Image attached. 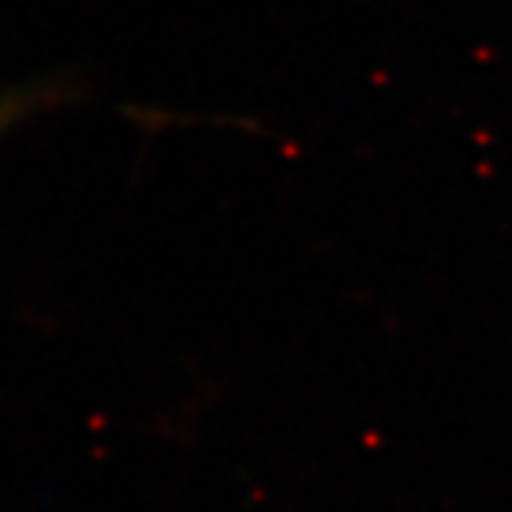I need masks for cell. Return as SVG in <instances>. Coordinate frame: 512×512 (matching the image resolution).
<instances>
[{"mask_svg": "<svg viewBox=\"0 0 512 512\" xmlns=\"http://www.w3.org/2000/svg\"><path fill=\"white\" fill-rule=\"evenodd\" d=\"M55 97L57 89L46 86V83H32V86L0 94V137L9 134L12 128H18L23 120L49 109L55 103Z\"/></svg>", "mask_w": 512, "mask_h": 512, "instance_id": "cell-1", "label": "cell"}]
</instances>
